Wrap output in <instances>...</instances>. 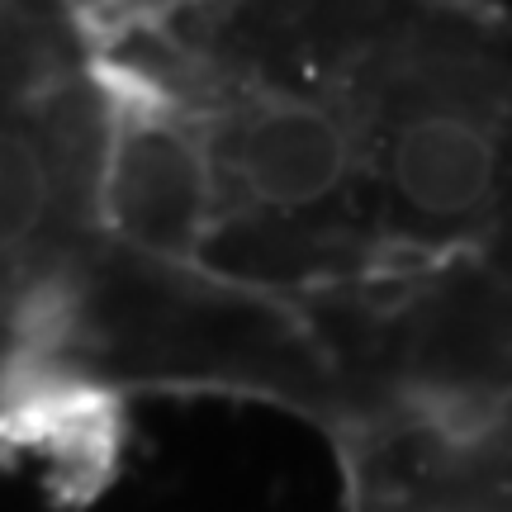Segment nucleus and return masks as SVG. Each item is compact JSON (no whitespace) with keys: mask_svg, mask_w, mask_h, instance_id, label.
<instances>
[{"mask_svg":"<svg viewBox=\"0 0 512 512\" xmlns=\"http://www.w3.org/2000/svg\"><path fill=\"white\" fill-rule=\"evenodd\" d=\"M119 242L204 328L223 399L323 437L475 384L512 342V15L86 5Z\"/></svg>","mask_w":512,"mask_h":512,"instance_id":"obj_1","label":"nucleus"},{"mask_svg":"<svg viewBox=\"0 0 512 512\" xmlns=\"http://www.w3.org/2000/svg\"><path fill=\"white\" fill-rule=\"evenodd\" d=\"M328 446L342 512H512V384L384 399Z\"/></svg>","mask_w":512,"mask_h":512,"instance_id":"obj_2","label":"nucleus"}]
</instances>
